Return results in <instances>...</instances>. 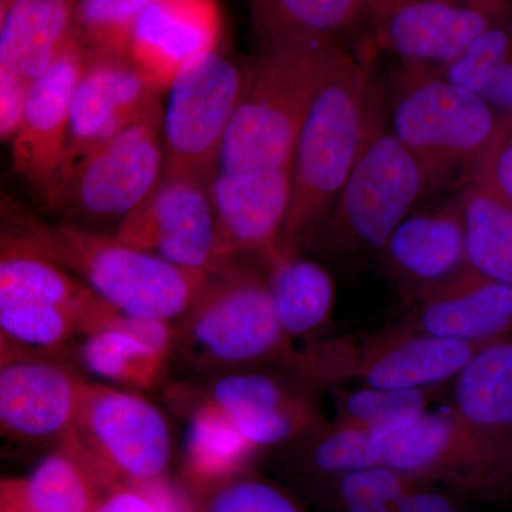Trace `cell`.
Wrapping results in <instances>:
<instances>
[{"label":"cell","mask_w":512,"mask_h":512,"mask_svg":"<svg viewBox=\"0 0 512 512\" xmlns=\"http://www.w3.org/2000/svg\"><path fill=\"white\" fill-rule=\"evenodd\" d=\"M0 244L53 262L134 318L180 320L211 275L170 264L97 229L46 220L2 191Z\"/></svg>","instance_id":"1"},{"label":"cell","mask_w":512,"mask_h":512,"mask_svg":"<svg viewBox=\"0 0 512 512\" xmlns=\"http://www.w3.org/2000/svg\"><path fill=\"white\" fill-rule=\"evenodd\" d=\"M384 120L375 77L346 50L320 84L299 131L292 200L278 249L299 251L309 241Z\"/></svg>","instance_id":"2"},{"label":"cell","mask_w":512,"mask_h":512,"mask_svg":"<svg viewBox=\"0 0 512 512\" xmlns=\"http://www.w3.org/2000/svg\"><path fill=\"white\" fill-rule=\"evenodd\" d=\"M345 52L336 40L261 43L244 72L217 171L292 170L293 151L313 97Z\"/></svg>","instance_id":"3"},{"label":"cell","mask_w":512,"mask_h":512,"mask_svg":"<svg viewBox=\"0 0 512 512\" xmlns=\"http://www.w3.org/2000/svg\"><path fill=\"white\" fill-rule=\"evenodd\" d=\"M178 322L174 350L192 367L215 375L266 365L285 369L293 353L266 274L235 259L208 276Z\"/></svg>","instance_id":"4"},{"label":"cell","mask_w":512,"mask_h":512,"mask_svg":"<svg viewBox=\"0 0 512 512\" xmlns=\"http://www.w3.org/2000/svg\"><path fill=\"white\" fill-rule=\"evenodd\" d=\"M386 121L439 190L476 175L504 120L487 101L441 74L403 67Z\"/></svg>","instance_id":"5"},{"label":"cell","mask_w":512,"mask_h":512,"mask_svg":"<svg viewBox=\"0 0 512 512\" xmlns=\"http://www.w3.org/2000/svg\"><path fill=\"white\" fill-rule=\"evenodd\" d=\"M483 346L431 338L393 323L365 335L306 342L293 349L284 370L312 392L353 384L372 389H441Z\"/></svg>","instance_id":"6"},{"label":"cell","mask_w":512,"mask_h":512,"mask_svg":"<svg viewBox=\"0 0 512 512\" xmlns=\"http://www.w3.org/2000/svg\"><path fill=\"white\" fill-rule=\"evenodd\" d=\"M433 190L426 168L384 120L308 242L338 258H379L394 229Z\"/></svg>","instance_id":"7"},{"label":"cell","mask_w":512,"mask_h":512,"mask_svg":"<svg viewBox=\"0 0 512 512\" xmlns=\"http://www.w3.org/2000/svg\"><path fill=\"white\" fill-rule=\"evenodd\" d=\"M107 491L165 478L170 426L146 397L124 387L84 382L72 429L62 441Z\"/></svg>","instance_id":"8"},{"label":"cell","mask_w":512,"mask_h":512,"mask_svg":"<svg viewBox=\"0 0 512 512\" xmlns=\"http://www.w3.org/2000/svg\"><path fill=\"white\" fill-rule=\"evenodd\" d=\"M161 126L163 113L156 104L84 158L49 210L84 228L113 221L117 227L163 177Z\"/></svg>","instance_id":"9"},{"label":"cell","mask_w":512,"mask_h":512,"mask_svg":"<svg viewBox=\"0 0 512 512\" xmlns=\"http://www.w3.org/2000/svg\"><path fill=\"white\" fill-rule=\"evenodd\" d=\"M244 72L215 52L194 60L168 86L163 114L164 177L212 181Z\"/></svg>","instance_id":"10"},{"label":"cell","mask_w":512,"mask_h":512,"mask_svg":"<svg viewBox=\"0 0 512 512\" xmlns=\"http://www.w3.org/2000/svg\"><path fill=\"white\" fill-rule=\"evenodd\" d=\"M117 241L188 271L210 275L222 256L211 181L161 177L154 191L117 225Z\"/></svg>","instance_id":"11"},{"label":"cell","mask_w":512,"mask_h":512,"mask_svg":"<svg viewBox=\"0 0 512 512\" xmlns=\"http://www.w3.org/2000/svg\"><path fill=\"white\" fill-rule=\"evenodd\" d=\"M89 57L76 39L47 72L29 83L22 120L12 138L13 173L46 208L63 183L73 94Z\"/></svg>","instance_id":"12"},{"label":"cell","mask_w":512,"mask_h":512,"mask_svg":"<svg viewBox=\"0 0 512 512\" xmlns=\"http://www.w3.org/2000/svg\"><path fill=\"white\" fill-rule=\"evenodd\" d=\"M372 46L406 69L440 72L508 13L454 0H372Z\"/></svg>","instance_id":"13"},{"label":"cell","mask_w":512,"mask_h":512,"mask_svg":"<svg viewBox=\"0 0 512 512\" xmlns=\"http://www.w3.org/2000/svg\"><path fill=\"white\" fill-rule=\"evenodd\" d=\"M205 399L218 407L255 448L295 444L325 423L312 390L288 372L256 369L215 375Z\"/></svg>","instance_id":"14"},{"label":"cell","mask_w":512,"mask_h":512,"mask_svg":"<svg viewBox=\"0 0 512 512\" xmlns=\"http://www.w3.org/2000/svg\"><path fill=\"white\" fill-rule=\"evenodd\" d=\"M86 380L46 353L0 365V443L59 446L76 419Z\"/></svg>","instance_id":"15"},{"label":"cell","mask_w":512,"mask_h":512,"mask_svg":"<svg viewBox=\"0 0 512 512\" xmlns=\"http://www.w3.org/2000/svg\"><path fill=\"white\" fill-rule=\"evenodd\" d=\"M453 412L476 441L497 500L512 494V336L478 350L453 379Z\"/></svg>","instance_id":"16"},{"label":"cell","mask_w":512,"mask_h":512,"mask_svg":"<svg viewBox=\"0 0 512 512\" xmlns=\"http://www.w3.org/2000/svg\"><path fill=\"white\" fill-rule=\"evenodd\" d=\"M382 466L456 493L497 500L476 441L453 409L427 412L383 437Z\"/></svg>","instance_id":"17"},{"label":"cell","mask_w":512,"mask_h":512,"mask_svg":"<svg viewBox=\"0 0 512 512\" xmlns=\"http://www.w3.org/2000/svg\"><path fill=\"white\" fill-rule=\"evenodd\" d=\"M158 92L128 60L89 57L73 94L62 185L93 150L153 109Z\"/></svg>","instance_id":"18"},{"label":"cell","mask_w":512,"mask_h":512,"mask_svg":"<svg viewBox=\"0 0 512 512\" xmlns=\"http://www.w3.org/2000/svg\"><path fill=\"white\" fill-rule=\"evenodd\" d=\"M397 325L431 338L487 345L512 336V284L468 268L404 303Z\"/></svg>","instance_id":"19"},{"label":"cell","mask_w":512,"mask_h":512,"mask_svg":"<svg viewBox=\"0 0 512 512\" xmlns=\"http://www.w3.org/2000/svg\"><path fill=\"white\" fill-rule=\"evenodd\" d=\"M403 303L446 284L468 269L458 197L413 211L379 255Z\"/></svg>","instance_id":"20"},{"label":"cell","mask_w":512,"mask_h":512,"mask_svg":"<svg viewBox=\"0 0 512 512\" xmlns=\"http://www.w3.org/2000/svg\"><path fill=\"white\" fill-rule=\"evenodd\" d=\"M225 262L278 249L292 200V170L220 173L211 181Z\"/></svg>","instance_id":"21"},{"label":"cell","mask_w":512,"mask_h":512,"mask_svg":"<svg viewBox=\"0 0 512 512\" xmlns=\"http://www.w3.org/2000/svg\"><path fill=\"white\" fill-rule=\"evenodd\" d=\"M221 35L217 0H151L131 35L128 62L157 90L185 66L215 52Z\"/></svg>","instance_id":"22"},{"label":"cell","mask_w":512,"mask_h":512,"mask_svg":"<svg viewBox=\"0 0 512 512\" xmlns=\"http://www.w3.org/2000/svg\"><path fill=\"white\" fill-rule=\"evenodd\" d=\"M76 0H12L0 28V62L33 82L69 49Z\"/></svg>","instance_id":"23"},{"label":"cell","mask_w":512,"mask_h":512,"mask_svg":"<svg viewBox=\"0 0 512 512\" xmlns=\"http://www.w3.org/2000/svg\"><path fill=\"white\" fill-rule=\"evenodd\" d=\"M107 493L83 460L59 444L26 476L0 481V512H92Z\"/></svg>","instance_id":"24"},{"label":"cell","mask_w":512,"mask_h":512,"mask_svg":"<svg viewBox=\"0 0 512 512\" xmlns=\"http://www.w3.org/2000/svg\"><path fill=\"white\" fill-rule=\"evenodd\" d=\"M264 261L276 318L292 346L296 339L311 342L322 338L335 303V284L329 272L299 251L276 249Z\"/></svg>","instance_id":"25"},{"label":"cell","mask_w":512,"mask_h":512,"mask_svg":"<svg viewBox=\"0 0 512 512\" xmlns=\"http://www.w3.org/2000/svg\"><path fill=\"white\" fill-rule=\"evenodd\" d=\"M458 201L468 268L512 284V202L478 178L463 185Z\"/></svg>","instance_id":"26"},{"label":"cell","mask_w":512,"mask_h":512,"mask_svg":"<svg viewBox=\"0 0 512 512\" xmlns=\"http://www.w3.org/2000/svg\"><path fill=\"white\" fill-rule=\"evenodd\" d=\"M171 355L140 338L130 316L120 313L109 325L83 336L80 360L90 373L133 389H151L160 382Z\"/></svg>","instance_id":"27"},{"label":"cell","mask_w":512,"mask_h":512,"mask_svg":"<svg viewBox=\"0 0 512 512\" xmlns=\"http://www.w3.org/2000/svg\"><path fill=\"white\" fill-rule=\"evenodd\" d=\"M372 0H251L259 45L274 40H336L365 16Z\"/></svg>","instance_id":"28"},{"label":"cell","mask_w":512,"mask_h":512,"mask_svg":"<svg viewBox=\"0 0 512 512\" xmlns=\"http://www.w3.org/2000/svg\"><path fill=\"white\" fill-rule=\"evenodd\" d=\"M63 268L30 252L0 244V312L46 305L99 302Z\"/></svg>","instance_id":"29"},{"label":"cell","mask_w":512,"mask_h":512,"mask_svg":"<svg viewBox=\"0 0 512 512\" xmlns=\"http://www.w3.org/2000/svg\"><path fill=\"white\" fill-rule=\"evenodd\" d=\"M296 467L319 481L382 466L383 436L336 419L292 444Z\"/></svg>","instance_id":"30"},{"label":"cell","mask_w":512,"mask_h":512,"mask_svg":"<svg viewBox=\"0 0 512 512\" xmlns=\"http://www.w3.org/2000/svg\"><path fill=\"white\" fill-rule=\"evenodd\" d=\"M256 450L210 400L195 406L187 440V471L192 485L245 470Z\"/></svg>","instance_id":"31"},{"label":"cell","mask_w":512,"mask_h":512,"mask_svg":"<svg viewBox=\"0 0 512 512\" xmlns=\"http://www.w3.org/2000/svg\"><path fill=\"white\" fill-rule=\"evenodd\" d=\"M440 389H335L336 419L389 436L429 412Z\"/></svg>","instance_id":"32"},{"label":"cell","mask_w":512,"mask_h":512,"mask_svg":"<svg viewBox=\"0 0 512 512\" xmlns=\"http://www.w3.org/2000/svg\"><path fill=\"white\" fill-rule=\"evenodd\" d=\"M151 0H76L74 35L90 57L128 60L137 19Z\"/></svg>","instance_id":"33"},{"label":"cell","mask_w":512,"mask_h":512,"mask_svg":"<svg viewBox=\"0 0 512 512\" xmlns=\"http://www.w3.org/2000/svg\"><path fill=\"white\" fill-rule=\"evenodd\" d=\"M192 487L194 512H306L291 494L248 468Z\"/></svg>","instance_id":"34"},{"label":"cell","mask_w":512,"mask_h":512,"mask_svg":"<svg viewBox=\"0 0 512 512\" xmlns=\"http://www.w3.org/2000/svg\"><path fill=\"white\" fill-rule=\"evenodd\" d=\"M417 480L384 466L325 480L340 512H399Z\"/></svg>","instance_id":"35"},{"label":"cell","mask_w":512,"mask_h":512,"mask_svg":"<svg viewBox=\"0 0 512 512\" xmlns=\"http://www.w3.org/2000/svg\"><path fill=\"white\" fill-rule=\"evenodd\" d=\"M473 178L484 181L512 202V119L503 121L500 133Z\"/></svg>","instance_id":"36"},{"label":"cell","mask_w":512,"mask_h":512,"mask_svg":"<svg viewBox=\"0 0 512 512\" xmlns=\"http://www.w3.org/2000/svg\"><path fill=\"white\" fill-rule=\"evenodd\" d=\"M29 83L0 62V141H12L18 131Z\"/></svg>","instance_id":"37"},{"label":"cell","mask_w":512,"mask_h":512,"mask_svg":"<svg viewBox=\"0 0 512 512\" xmlns=\"http://www.w3.org/2000/svg\"><path fill=\"white\" fill-rule=\"evenodd\" d=\"M456 491L417 480L404 497L399 512H461Z\"/></svg>","instance_id":"38"},{"label":"cell","mask_w":512,"mask_h":512,"mask_svg":"<svg viewBox=\"0 0 512 512\" xmlns=\"http://www.w3.org/2000/svg\"><path fill=\"white\" fill-rule=\"evenodd\" d=\"M500 119H512V57L501 64L478 93Z\"/></svg>","instance_id":"39"},{"label":"cell","mask_w":512,"mask_h":512,"mask_svg":"<svg viewBox=\"0 0 512 512\" xmlns=\"http://www.w3.org/2000/svg\"><path fill=\"white\" fill-rule=\"evenodd\" d=\"M92 512H160L154 498L144 487L111 490Z\"/></svg>","instance_id":"40"},{"label":"cell","mask_w":512,"mask_h":512,"mask_svg":"<svg viewBox=\"0 0 512 512\" xmlns=\"http://www.w3.org/2000/svg\"><path fill=\"white\" fill-rule=\"evenodd\" d=\"M454 2L481 6V8L497 10V12H512V0H454Z\"/></svg>","instance_id":"41"},{"label":"cell","mask_w":512,"mask_h":512,"mask_svg":"<svg viewBox=\"0 0 512 512\" xmlns=\"http://www.w3.org/2000/svg\"><path fill=\"white\" fill-rule=\"evenodd\" d=\"M25 353L30 352H26V350L20 349L18 346L13 345V343L9 342V340L6 339V336L0 332V365L5 363L6 360L12 359V357L25 355Z\"/></svg>","instance_id":"42"},{"label":"cell","mask_w":512,"mask_h":512,"mask_svg":"<svg viewBox=\"0 0 512 512\" xmlns=\"http://www.w3.org/2000/svg\"><path fill=\"white\" fill-rule=\"evenodd\" d=\"M12 0H0V28H2L3 20H5L6 12H8L9 5Z\"/></svg>","instance_id":"43"}]
</instances>
